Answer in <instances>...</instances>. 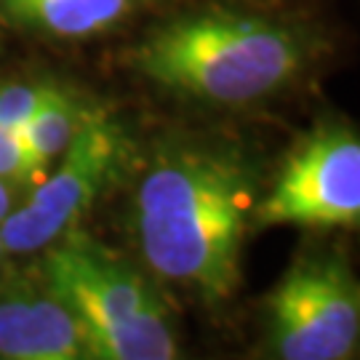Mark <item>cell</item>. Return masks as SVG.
Returning a JSON list of instances; mask_svg holds the SVG:
<instances>
[{
    "label": "cell",
    "mask_w": 360,
    "mask_h": 360,
    "mask_svg": "<svg viewBox=\"0 0 360 360\" xmlns=\"http://www.w3.org/2000/svg\"><path fill=\"white\" fill-rule=\"evenodd\" d=\"M360 139L352 126L326 123L288 153L267 195H259L254 230L358 227Z\"/></svg>",
    "instance_id": "6"
},
{
    "label": "cell",
    "mask_w": 360,
    "mask_h": 360,
    "mask_svg": "<svg viewBox=\"0 0 360 360\" xmlns=\"http://www.w3.org/2000/svg\"><path fill=\"white\" fill-rule=\"evenodd\" d=\"M307 51V35L285 19L211 6L155 25L136 46L134 67L184 99L245 107L283 91Z\"/></svg>",
    "instance_id": "2"
},
{
    "label": "cell",
    "mask_w": 360,
    "mask_h": 360,
    "mask_svg": "<svg viewBox=\"0 0 360 360\" xmlns=\"http://www.w3.org/2000/svg\"><path fill=\"white\" fill-rule=\"evenodd\" d=\"M65 83L56 80H13L0 86V126L22 131L43 104L53 99Z\"/></svg>",
    "instance_id": "10"
},
{
    "label": "cell",
    "mask_w": 360,
    "mask_h": 360,
    "mask_svg": "<svg viewBox=\"0 0 360 360\" xmlns=\"http://www.w3.org/2000/svg\"><path fill=\"white\" fill-rule=\"evenodd\" d=\"M49 163H43L27 147L19 131L0 126V181L16 187L19 193H30L49 174Z\"/></svg>",
    "instance_id": "11"
},
{
    "label": "cell",
    "mask_w": 360,
    "mask_h": 360,
    "mask_svg": "<svg viewBox=\"0 0 360 360\" xmlns=\"http://www.w3.org/2000/svg\"><path fill=\"white\" fill-rule=\"evenodd\" d=\"M360 339V285L345 259L309 254L267 296L275 360H352Z\"/></svg>",
    "instance_id": "5"
},
{
    "label": "cell",
    "mask_w": 360,
    "mask_h": 360,
    "mask_svg": "<svg viewBox=\"0 0 360 360\" xmlns=\"http://www.w3.org/2000/svg\"><path fill=\"white\" fill-rule=\"evenodd\" d=\"M38 259V278L72 309L96 360H176L174 323L144 267L80 227Z\"/></svg>",
    "instance_id": "3"
},
{
    "label": "cell",
    "mask_w": 360,
    "mask_h": 360,
    "mask_svg": "<svg viewBox=\"0 0 360 360\" xmlns=\"http://www.w3.org/2000/svg\"><path fill=\"white\" fill-rule=\"evenodd\" d=\"M129 131L96 107L49 174L0 221L8 257H38L43 248L77 230L94 203L129 168Z\"/></svg>",
    "instance_id": "4"
},
{
    "label": "cell",
    "mask_w": 360,
    "mask_h": 360,
    "mask_svg": "<svg viewBox=\"0 0 360 360\" xmlns=\"http://www.w3.org/2000/svg\"><path fill=\"white\" fill-rule=\"evenodd\" d=\"M6 278H11V257H8L6 245H3V238H0V283Z\"/></svg>",
    "instance_id": "13"
},
{
    "label": "cell",
    "mask_w": 360,
    "mask_h": 360,
    "mask_svg": "<svg viewBox=\"0 0 360 360\" xmlns=\"http://www.w3.org/2000/svg\"><path fill=\"white\" fill-rule=\"evenodd\" d=\"M153 0H0V13L46 38H91L126 22Z\"/></svg>",
    "instance_id": "8"
},
{
    "label": "cell",
    "mask_w": 360,
    "mask_h": 360,
    "mask_svg": "<svg viewBox=\"0 0 360 360\" xmlns=\"http://www.w3.org/2000/svg\"><path fill=\"white\" fill-rule=\"evenodd\" d=\"M0 360H96L72 309L40 278L0 283Z\"/></svg>",
    "instance_id": "7"
},
{
    "label": "cell",
    "mask_w": 360,
    "mask_h": 360,
    "mask_svg": "<svg viewBox=\"0 0 360 360\" xmlns=\"http://www.w3.org/2000/svg\"><path fill=\"white\" fill-rule=\"evenodd\" d=\"M94 110L96 107L80 91L72 86H62L59 94L43 104L19 134L27 142V147L38 155L43 163L51 166L67 150V144L75 139V134Z\"/></svg>",
    "instance_id": "9"
},
{
    "label": "cell",
    "mask_w": 360,
    "mask_h": 360,
    "mask_svg": "<svg viewBox=\"0 0 360 360\" xmlns=\"http://www.w3.org/2000/svg\"><path fill=\"white\" fill-rule=\"evenodd\" d=\"M259 195V174L243 147L187 134L160 139L129 198L142 267L208 307L227 304L243 283Z\"/></svg>",
    "instance_id": "1"
},
{
    "label": "cell",
    "mask_w": 360,
    "mask_h": 360,
    "mask_svg": "<svg viewBox=\"0 0 360 360\" xmlns=\"http://www.w3.org/2000/svg\"><path fill=\"white\" fill-rule=\"evenodd\" d=\"M19 200H22V193H19L16 187H11V184L0 181V221L11 214Z\"/></svg>",
    "instance_id": "12"
}]
</instances>
